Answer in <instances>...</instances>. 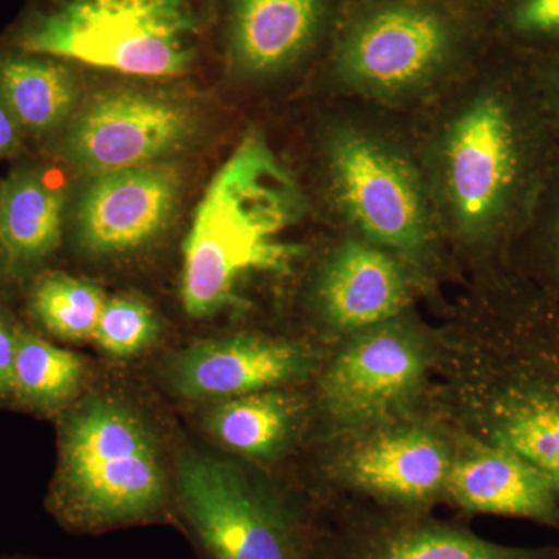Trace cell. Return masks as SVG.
I'll use <instances>...</instances> for the list:
<instances>
[{
    "label": "cell",
    "mask_w": 559,
    "mask_h": 559,
    "mask_svg": "<svg viewBox=\"0 0 559 559\" xmlns=\"http://www.w3.org/2000/svg\"><path fill=\"white\" fill-rule=\"evenodd\" d=\"M444 491L466 513L518 518L559 533L557 489L527 462L502 448L480 443L452 460Z\"/></svg>",
    "instance_id": "obj_15"
},
{
    "label": "cell",
    "mask_w": 559,
    "mask_h": 559,
    "mask_svg": "<svg viewBox=\"0 0 559 559\" xmlns=\"http://www.w3.org/2000/svg\"><path fill=\"white\" fill-rule=\"evenodd\" d=\"M83 362L79 356L17 330L14 356V399L36 409L60 406L80 388Z\"/></svg>",
    "instance_id": "obj_21"
},
{
    "label": "cell",
    "mask_w": 559,
    "mask_h": 559,
    "mask_svg": "<svg viewBox=\"0 0 559 559\" xmlns=\"http://www.w3.org/2000/svg\"><path fill=\"white\" fill-rule=\"evenodd\" d=\"M64 193L38 168H20L0 186V237L9 266H35L61 238Z\"/></svg>",
    "instance_id": "obj_19"
},
{
    "label": "cell",
    "mask_w": 559,
    "mask_h": 559,
    "mask_svg": "<svg viewBox=\"0 0 559 559\" xmlns=\"http://www.w3.org/2000/svg\"><path fill=\"white\" fill-rule=\"evenodd\" d=\"M314 559H559V546H503L428 513L381 507L342 511L320 527Z\"/></svg>",
    "instance_id": "obj_7"
},
{
    "label": "cell",
    "mask_w": 559,
    "mask_h": 559,
    "mask_svg": "<svg viewBox=\"0 0 559 559\" xmlns=\"http://www.w3.org/2000/svg\"><path fill=\"white\" fill-rule=\"evenodd\" d=\"M305 212L290 178L266 140L248 134L210 180L183 242L180 296L191 318L216 314L235 299L250 272L289 259L283 235Z\"/></svg>",
    "instance_id": "obj_1"
},
{
    "label": "cell",
    "mask_w": 559,
    "mask_h": 559,
    "mask_svg": "<svg viewBox=\"0 0 559 559\" xmlns=\"http://www.w3.org/2000/svg\"><path fill=\"white\" fill-rule=\"evenodd\" d=\"M513 128L502 103L487 98L452 128L447 150L448 191L463 227L480 229L495 216L516 164Z\"/></svg>",
    "instance_id": "obj_12"
},
{
    "label": "cell",
    "mask_w": 559,
    "mask_h": 559,
    "mask_svg": "<svg viewBox=\"0 0 559 559\" xmlns=\"http://www.w3.org/2000/svg\"><path fill=\"white\" fill-rule=\"evenodd\" d=\"M191 0H35L9 43L143 79L186 72L197 51Z\"/></svg>",
    "instance_id": "obj_3"
},
{
    "label": "cell",
    "mask_w": 559,
    "mask_h": 559,
    "mask_svg": "<svg viewBox=\"0 0 559 559\" xmlns=\"http://www.w3.org/2000/svg\"><path fill=\"white\" fill-rule=\"evenodd\" d=\"M171 495L159 452L143 423L108 399L66 418L60 469L49 509L64 527L98 533L167 521Z\"/></svg>",
    "instance_id": "obj_2"
},
{
    "label": "cell",
    "mask_w": 559,
    "mask_h": 559,
    "mask_svg": "<svg viewBox=\"0 0 559 559\" xmlns=\"http://www.w3.org/2000/svg\"><path fill=\"white\" fill-rule=\"evenodd\" d=\"M325 16V0H234L229 55L248 75L285 69L311 46Z\"/></svg>",
    "instance_id": "obj_16"
},
{
    "label": "cell",
    "mask_w": 559,
    "mask_h": 559,
    "mask_svg": "<svg viewBox=\"0 0 559 559\" xmlns=\"http://www.w3.org/2000/svg\"><path fill=\"white\" fill-rule=\"evenodd\" d=\"M451 463L447 447L428 430L392 429L352 452L348 479L382 509L426 513L447 489Z\"/></svg>",
    "instance_id": "obj_14"
},
{
    "label": "cell",
    "mask_w": 559,
    "mask_h": 559,
    "mask_svg": "<svg viewBox=\"0 0 559 559\" xmlns=\"http://www.w3.org/2000/svg\"><path fill=\"white\" fill-rule=\"evenodd\" d=\"M451 33L433 11L392 5L364 17L341 51L352 83L373 92H399L419 83L447 57Z\"/></svg>",
    "instance_id": "obj_9"
},
{
    "label": "cell",
    "mask_w": 559,
    "mask_h": 559,
    "mask_svg": "<svg viewBox=\"0 0 559 559\" xmlns=\"http://www.w3.org/2000/svg\"><path fill=\"white\" fill-rule=\"evenodd\" d=\"M24 131L7 106L0 100V160L10 157L21 148Z\"/></svg>",
    "instance_id": "obj_26"
},
{
    "label": "cell",
    "mask_w": 559,
    "mask_h": 559,
    "mask_svg": "<svg viewBox=\"0 0 559 559\" xmlns=\"http://www.w3.org/2000/svg\"><path fill=\"white\" fill-rule=\"evenodd\" d=\"M175 503L202 559H314L320 527L304 509L223 460H180Z\"/></svg>",
    "instance_id": "obj_4"
},
{
    "label": "cell",
    "mask_w": 559,
    "mask_h": 559,
    "mask_svg": "<svg viewBox=\"0 0 559 559\" xmlns=\"http://www.w3.org/2000/svg\"><path fill=\"white\" fill-rule=\"evenodd\" d=\"M191 131L193 119L179 103L143 92H108L73 116L62 151L80 170L98 176L156 164Z\"/></svg>",
    "instance_id": "obj_6"
},
{
    "label": "cell",
    "mask_w": 559,
    "mask_h": 559,
    "mask_svg": "<svg viewBox=\"0 0 559 559\" xmlns=\"http://www.w3.org/2000/svg\"><path fill=\"white\" fill-rule=\"evenodd\" d=\"M106 300L105 294L91 283L50 274L36 283L32 311L55 336L69 341L92 340Z\"/></svg>",
    "instance_id": "obj_22"
},
{
    "label": "cell",
    "mask_w": 559,
    "mask_h": 559,
    "mask_svg": "<svg viewBox=\"0 0 559 559\" xmlns=\"http://www.w3.org/2000/svg\"><path fill=\"white\" fill-rule=\"evenodd\" d=\"M0 264H5L7 267H10L9 259H7L5 248H3L2 237H0Z\"/></svg>",
    "instance_id": "obj_27"
},
{
    "label": "cell",
    "mask_w": 559,
    "mask_h": 559,
    "mask_svg": "<svg viewBox=\"0 0 559 559\" xmlns=\"http://www.w3.org/2000/svg\"><path fill=\"white\" fill-rule=\"evenodd\" d=\"M337 191L348 215L378 245L415 252L426 238L425 205L406 165L356 132L331 146Z\"/></svg>",
    "instance_id": "obj_8"
},
{
    "label": "cell",
    "mask_w": 559,
    "mask_h": 559,
    "mask_svg": "<svg viewBox=\"0 0 559 559\" xmlns=\"http://www.w3.org/2000/svg\"><path fill=\"white\" fill-rule=\"evenodd\" d=\"M159 334L153 311L140 300L116 297L106 300L94 340L103 352L128 358L148 348Z\"/></svg>",
    "instance_id": "obj_23"
},
{
    "label": "cell",
    "mask_w": 559,
    "mask_h": 559,
    "mask_svg": "<svg viewBox=\"0 0 559 559\" xmlns=\"http://www.w3.org/2000/svg\"><path fill=\"white\" fill-rule=\"evenodd\" d=\"M180 179L168 165L151 164L94 176L76 207L81 246L97 255L130 252L167 227Z\"/></svg>",
    "instance_id": "obj_10"
},
{
    "label": "cell",
    "mask_w": 559,
    "mask_h": 559,
    "mask_svg": "<svg viewBox=\"0 0 559 559\" xmlns=\"http://www.w3.org/2000/svg\"><path fill=\"white\" fill-rule=\"evenodd\" d=\"M425 369V353L409 334L399 329L370 331L326 371L323 401L342 421L373 423L414 395Z\"/></svg>",
    "instance_id": "obj_11"
},
{
    "label": "cell",
    "mask_w": 559,
    "mask_h": 559,
    "mask_svg": "<svg viewBox=\"0 0 559 559\" xmlns=\"http://www.w3.org/2000/svg\"><path fill=\"white\" fill-rule=\"evenodd\" d=\"M294 417L293 401L266 390L224 401L210 415L209 426L229 450L246 457L266 459L285 444Z\"/></svg>",
    "instance_id": "obj_20"
},
{
    "label": "cell",
    "mask_w": 559,
    "mask_h": 559,
    "mask_svg": "<svg viewBox=\"0 0 559 559\" xmlns=\"http://www.w3.org/2000/svg\"><path fill=\"white\" fill-rule=\"evenodd\" d=\"M311 362L299 345L242 334L186 349L175 364V384L189 399L230 400L299 380Z\"/></svg>",
    "instance_id": "obj_13"
},
{
    "label": "cell",
    "mask_w": 559,
    "mask_h": 559,
    "mask_svg": "<svg viewBox=\"0 0 559 559\" xmlns=\"http://www.w3.org/2000/svg\"><path fill=\"white\" fill-rule=\"evenodd\" d=\"M17 330L0 316V396L13 393L14 356Z\"/></svg>",
    "instance_id": "obj_25"
},
{
    "label": "cell",
    "mask_w": 559,
    "mask_h": 559,
    "mask_svg": "<svg viewBox=\"0 0 559 559\" xmlns=\"http://www.w3.org/2000/svg\"><path fill=\"white\" fill-rule=\"evenodd\" d=\"M477 388L481 443L518 455L559 495V325L518 326L491 347Z\"/></svg>",
    "instance_id": "obj_5"
},
{
    "label": "cell",
    "mask_w": 559,
    "mask_h": 559,
    "mask_svg": "<svg viewBox=\"0 0 559 559\" xmlns=\"http://www.w3.org/2000/svg\"><path fill=\"white\" fill-rule=\"evenodd\" d=\"M0 100L24 134H49L72 116L75 80L64 61L9 43L0 49Z\"/></svg>",
    "instance_id": "obj_18"
},
{
    "label": "cell",
    "mask_w": 559,
    "mask_h": 559,
    "mask_svg": "<svg viewBox=\"0 0 559 559\" xmlns=\"http://www.w3.org/2000/svg\"><path fill=\"white\" fill-rule=\"evenodd\" d=\"M406 280L388 253L362 242L342 246L322 282V301L331 322L344 330L378 325L406 301Z\"/></svg>",
    "instance_id": "obj_17"
},
{
    "label": "cell",
    "mask_w": 559,
    "mask_h": 559,
    "mask_svg": "<svg viewBox=\"0 0 559 559\" xmlns=\"http://www.w3.org/2000/svg\"><path fill=\"white\" fill-rule=\"evenodd\" d=\"M516 24L525 32H559V0H524Z\"/></svg>",
    "instance_id": "obj_24"
}]
</instances>
